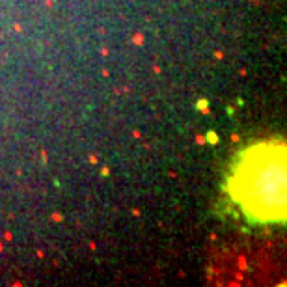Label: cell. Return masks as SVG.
Segmentation results:
<instances>
[{
	"instance_id": "1",
	"label": "cell",
	"mask_w": 287,
	"mask_h": 287,
	"mask_svg": "<svg viewBox=\"0 0 287 287\" xmlns=\"http://www.w3.org/2000/svg\"><path fill=\"white\" fill-rule=\"evenodd\" d=\"M246 177L233 179V200H237L252 218H284V158L276 164L255 166L246 162Z\"/></svg>"
}]
</instances>
